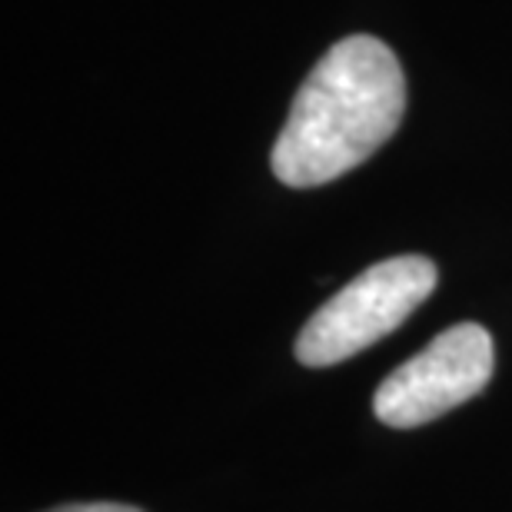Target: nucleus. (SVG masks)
Masks as SVG:
<instances>
[{
  "label": "nucleus",
  "mask_w": 512,
  "mask_h": 512,
  "mask_svg": "<svg viewBox=\"0 0 512 512\" xmlns=\"http://www.w3.org/2000/svg\"><path fill=\"white\" fill-rule=\"evenodd\" d=\"M406 110V77L383 40L353 34L320 57L293 97L270 167L293 190L323 187L370 160Z\"/></svg>",
  "instance_id": "nucleus-1"
},
{
  "label": "nucleus",
  "mask_w": 512,
  "mask_h": 512,
  "mask_svg": "<svg viewBox=\"0 0 512 512\" xmlns=\"http://www.w3.org/2000/svg\"><path fill=\"white\" fill-rule=\"evenodd\" d=\"M436 280L439 270L426 256H393L370 266L306 320L296 336V360L320 370L363 353L393 333L436 290Z\"/></svg>",
  "instance_id": "nucleus-2"
},
{
  "label": "nucleus",
  "mask_w": 512,
  "mask_h": 512,
  "mask_svg": "<svg viewBox=\"0 0 512 512\" xmlns=\"http://www.w3.org/2000/svg\"><path fill=\"white\" fill-rule=\"evenodd\" d=\"M493 336L479 323H456L423 353L393 370L376 389V419L393 429L433 423L449 409L479 396L493 380Z\"/></svg>",
  "instance_id": "nucleus-3"
},
{
  "label": "nucleus",
  "mask_w": 512,
  "mask_h": 512,
  "mask_svg": "<svg viewBox=\"0 0 512 512\" xmlns=\"http://www.w3.org/2000/svg\"><path fill=\"white\" fill-rule=\"evenodd\" d=\"M50 512H140V509L124 503H74V506H57Z\"/></svg>",
  "instance_id": "nucleus-4"
}]
</instances>
